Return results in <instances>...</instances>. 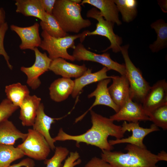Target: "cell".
I'll list each match as a JSON object with an SVG mask.
<instances>
[{
    "instance_id": "6da1fadb",
    "label": "cell",
    "mask_w": 167,
    "mask_h": 167,
    "mask_svg": "<svg viewBox=\"0 0 167 167\" xmlns=\"http://www.w3.org/2000/svg\"><path fill=\"white\" fill-rule=\"evenodd\" d=\"M92 125L85 133L79 135H73L65 132L60 128L57 135L53 138L55 143L56 141L72 140L76 142L77 146L80 143L94 146L101 150L111 151L114 148L109 143V136L114 137L116 139L122 138L125 132L122 126L117 125L113 121L90 110Z\"/></svg>"
},
{
    "instance_id": "7a4b0ae2",
    "label": "cell",
    "mask_w": 167,
    "mask_h": 167,
    "mask_svg": "<svg viewBox=\"0 0 167 167\" xmlns=\"http://www.w3.org/2000/svg\"><path fill=\"white\" fill-rule=\"evenodd\" d=\"M125 149L126 153L120 151L103 150L101 158L112 167H158L159 161L157 154L147 149L128 144Z\"/></svg>"
},
{
    "instance_id": "3957f363",
    "label": "cell",
    "mask_w": 167,
    "mask_h": 167,
    "mask_svg": "<svg viewBox=\"0 0 167 167\" xmlns=\"http://www.w3.org/2000/svg\"><path fill=\"white\" fill-rule=\"evenodd\" d=\"M81 5L71 0H56L52 15L65 32L77 33L91 25L90 20L82 17Z\"/></svg>"
},
{
    "instance_id": "277c9868",
    "label": "cell",
    "mask_w": 167,
    "mask_h": 167,
    "mask_svg": "<svg viewBox=\"0 0 167 167\" xmlns=\"http://www.w3.org/2000/svg\"><path fill=\"white\" fill-rule=\"evenodd\" d=\"M85 33L86 31L80 34L56 38L43 30L41 34L43 39L39 47L47 52L49 57L52 60L62 58L73 62L75 59L72 55L69 54L67 50L69 48L75 49L76 39L79 38L81 43L83 42L85 38Z\"/></svg>"
},
{
    "instance_id": "5b68a950",
    "label": "cell",
    "mask_w": 167,
    "mask_h": 167,
    "mask_svg": "<svg viewBox=\"0 0 167 167\" xmlns=\"http://www.w3.org/2000/svg\"><path fill=\"white\" fill-rule=\"evenodd\" d=\"M129 46H121L120 51L123 57L126 68V75L130 85V98L143 102L151 86L143 78L142 73L130 59L128 50Z\"/></svg>"
},
{
    "instance_id": "8992f818",
    "label": "cell",
    "mask_w": 167,
    "mask_h": 167,
    "mask_svg": "<svg viewBox=\"0 0 167 167\" xmlns=\"http://www.w3.org/2000/svg\"><path fill=\"white\" fill-rule=\"evenodd\" d=\"M86 16L96 19V29L90 32L86 30L85 36L98 35L106 37L110 43V45L105 50L101 51L105 52L111 49L114 53L120 51L121 45L122 42V38L115 34L113 31L114 24L105 20L101 15L99 11L95 7H93L87 12Z\"/></svg>"
},
{
    "instance_id": "52a82bcc",
    "label": "cell",
    "mask_w": 167,
    "mask_h": 167,
    "mask_svg": "<svg viewBox=\"0 0 167 167\" xmlns=\"http://www.w3.org/2000/svg\"><path fill=\"white\" fill-rule=\"evenodd\" d=\"M28 136L23 142L18 145L26 155L38 161L46 159L51 148L45 137L33 129L28 130Z\"/></svg>"
},
{
    "instance_id": "ba28073f",
    "label": "cell",
    "mask_w": 167,
    "mask_h": 167,
    "mask_svg": "<svg viewBox=\"0 0 167 167\" xmlns=\"http://www.w3.org/2000/svg\"><path fill=\"white\" fill-rule=\"evenodd\" d=\"M72 55L77 61L95 62L101 64L109 70H113L118 72L121 75H126V68L124 64L119 63L112 60L108 53L98 54L90 51L87 50L81 43L75 46Z\"/></svg>"
},
{
    "instance_id": "9c48e42d",
    "label": "cell",
    "mask_w": 167,
    "mask_h": 167,
    "mask_svg": "<svg viewBox=\"0 0 167 167\" xmlns=\"http://www.w3.org/2000/svg\"><path fill=\"white\" fill-rule=\"evenodd\" d=\"M35 56V62L30 67L22 66L20 70L27 76V83L32 89L35 90L40 85L39 77L49 70L52 60L45 52H40L37 48L33 50Z\"/></svg>"
},
{
    "instance_id": "30bf717a",
    "label": "cell",
    "mask_w": 167,
    "mask_h": 167,
    "mask_svg": "<svg viewBox=\"0 0 167 167\" xmlns=\"http://www.w3.org/2000/svg\"><path fill=\"white\" fill-rule=\"evenodd\" d=\"M122 126L125 132L127 131H131L132 135L126 138L109 140L108 141L111 145L128 143L142 148H146L143 143L144 138L150 133L160 130L158 127L153 123L150 128H144L140 126L139 122L128 123L125 121Z\"/></svg>"
},
{
    "instance_id": "8fae6325",
    "label": "cell",
    "mask_w": 167,
    "mask_h": 167,
    "mask_svg": "<svg viewBox=\"0 0 167 167\" xmlns=\"http://www.w3.org/2000/svg\"><path fill=\"white\" fill-rule=\"evenodd\" d=\"M109 118L114 121H123L129 122H137L139 121H150L146 111L142 104L133 102L130 98L114 114Z\"/></svg>"
},
{
    "instance_id": "7c38bea8",
    "label": "cell",
    "mask_w": 167,
    "mask_h": 167,
    "mask_svg": "<svg viewBox=\"0 0 167 167\" xmlns=\"http://www.w3.org/2000/svg\"><path fill=\"white\" fill-rule=\"evenodd\" d=\"M167 104V83L165 79L158 81L151 87L142 103L147 113Z\"/></svg>"
},
{
    "instance_id": "4fadbf2b",
    "label": "cell",
    "mask_w": 167,
    "mask_h": 167,
    "mask_svg": "<svg viewBox=\"0 0 167 167\" xmlns=\"http://www.w3.org/2000/svg\"><path fill=\"white\" fill-rule=\"evenodd\" d=\"M40 24L37 22L32 25L20 27L14 24L10 26V29L19 36L21 43L19 48L21 50L29 49L33 50L35 48L39 47L42 40L40 36Z\"/></svg>"
},
{
    "instance_id": "5bb4252c",
    "label": "cell",
    "mask_w": 167,
    "mask_h": 167,
    "mask_svg": "<svg viewBox=\"0 0 167 167\" xmlns=\"http://www.w3.org/2000/svg\"><path fill=\"white\" fill-rule=\"evenodd\" d=\"M111 79H105L98 82L96 89L88 96L89 98L95 97L94 102L88 110L75 119V123L81 121L89 111L97 105H102L109 107L113 109L116 113L118 111L119 109L113 101L108 90V85L111 82Z\"/></svg>"
},
{
    "instance_id": "9a60e30c",
    "label": "cell",
    "mask_w": 167,
    "mask_h": 167,
    "mask_svg": "<svg viewBox=\"0 0 167 167\" xmlns=\"http://www.w3.org/2000/svg\"><path fill=\"white\" fill-rule=\"evenodd\" d=\"M111 79L113 82L108 90L113 101L120 109L131 98L129 84L126 75H112Z\"/></svg>"
},
{
    "instance_id": "2e32d148",
    "label": "cell",
    "mask_w": 167,
    "mask_h": 167,
    "mask_svg": "<svg viewBox=\"0 0 167 167\" xmlns=\"http://www.w3.org/2000/svg\"><path fill=\"white\" fill-rule=\"evenodd\" d=\"M88 68L84 64L79 65L68 62L65 59L58 58L52 60L49 70L62 77L77 78L82 76Z\"/></svg>"
},
{
    "instance_id": "e0dca14e",
    "label": "cell",
    "mask_w": 167,
    "mask_h": 167,
    "mask_svg": "<svg viewBox=\"0 0 167 167\" xmlns=\"http://www.w3.org/2000/svg\"><path fill=\"white\" fill-rule=\"evenodd\" d=\"M65 116L59 118L50 117L45 113L44 106L42 103H41L37 110L35 122L32 126L33 129L45 137L52 150L55 149L56 147L53 138L49 133L51 125L55 122V120H60Z\"/></svg>"
},
{
    "instance_id": "ac0fdd59",
    "label": "cell",
    "mask_w": 167,
    "mask_h": 167,
    "mask_svg": "<svg viewBox=\"0 0 167 167\" xmlns=\"http://www.w3.org/2000/svg\"><path fill=\"white\" fill-rule=\"evenodd\" d=\"M41 99L36 96L29 95L20 106L19 118L23 126H32L35 122Z\"/></svg>"
},
{
    "instance_id": "d6986e66",
    "label": "cell",
    "mask_w": 167,
    "mask_h": 167,
    "mask_svg": "<svg viewBox=\"0 0 167 167\" xmlns=\"http://www.w3.org/2000/svg\"><path fill=\"white\" fill-rule=\"evenodd\" d=\"M109 70L104 66L99 71L92 72V69L88 68L86 71L82 76L74 80V86L71 94L73 98H76L83 88L88 84L107 79H111L112 76H108L107 72Z\"/></svg>"
},
{
    "instance_id": "ffe728a7",
    "label": "cell",
    "mask_w": 167,
    "mask_h": 167,
    "mask_svg": "<svg viewBox=\"0 0 167 167\" xmlns=\"http://www.w3.org/2000/svg\"><path fill=\"white\" fill-rule=\"evenodd\" d=\"M90 4L99 9L105 20L118 25L122 24L118 17V11L113 0H83L80 4Z\"/></svg>"
},
{
    "instance_id": "44dd1931",
    "label": "cell",
    "mask_w": 167,
    "mask_h": 167,
    "mask_svg": "<svg viewBox=\"0 0 167 167\" xmlns=\"http://www.w3.org/2000/svg\"><path fill=\"white\" fill-rule=\"evenodd\" d=\"M74 86L71 78L62 77L55 80L49 88L51 99L56 102L65 100L72 94Z\"/></svg>"
},
{
    "instance_id": "7402d4cb",
    "label": "cell",
    "mask_w": 167,
    "mask_h": 167,
    "mask_svg": "<svg viewBox=\"0 0 167 167\" xmlns=\"http://www.w3.org/2000/svg\"><path fill=\"white\" fill-rule=\"evenodd\" d=\"M16 12L26 16L37 18L41 21H46V12L40 0H16Z\"/></svg>"
},
{
    "instance_id": "603a6c76",
    "label": "cell",
    "mask_w": 167,
    "mask_h": 167,
    "mask_svg": "<svg viewBox=\"0 0 167 167\" xmlns=\"http://www.w3.org/2000/svg\"><path fill=\"white\" fill-rule=\"evenodd\" d=\"M27 136L28 133L21 132L8 119L0 122V143L13 145L18 139L24 141Z\"/></svg>"
},
{
    "instance_id": "cb8c5ba5",
    "label": "cell",
    "mask_w": 167,
    "mask_h": 167,
    "mask_svg": "<svg viewBox=\"0 0 167 167\" xmlns=\"http://www.w3.org/2000/svg\"><path fill=\"white\" fill-rule=\"evenodd\" d=\"M5 91L7 98L14 105L19 107L30 93L27 86L19 83L6 86Z\"/></svg>"
},
{
    "instance_id": "d4e9b609",
    "label": "cell",
    "mask_w": 167,
    "mask_h": 167,
    "mask_svg": "<svg viewBox=\"0 0 167 167\" xmlns=\"http://www.w3.org/2000/svg\"><path fill=\"white\" fill-rule=\"evenodd\" d=\"M151 27L157 34L156 40L151 44L149 48L153 52H156L167 46V24L162 19H159L152 23Z\"/></svg>"
},
{
    "instance_id": "484cf974",
    "label": "cell",
    "mask_w": 167,
    "mask_h": 167,
    "mask_svg": "<svg viewBox=\"0 0 167 167\" xmlns=\"http://www.w3.org/2000/svg\"><path fill=\"white\" fill-rule=\"evenodd\" d=\"M24 156L20 149L13 145L0 143V167H9L11 163Z\"/></svg>"
},
{
    "instance_id": "4316f807",
    "label": "cell",
    "mask_w": 167,
    "mask_h": 167,
    "mask_svg": "<svg viewBox=\"0 0 167 167\" xmlns=\"http://www.w3.org/2000/svg\"><path fill=\"white\" fill-rule=\"evenodd\" d=\"M118 11L122 15L123 21L129 22L137 14V1L135 0H113Z\"/></svg>"
},
{
    "instance_id": "83f0119b",
    "label": "cell",
    "mask_w": 167,
    "mask_h": 167,
    "mask_svg": "<svg viewBox=\"0 0 167 167\" xmlns=\"http://www.w3.org/2000/svg\"><path fill=\"white\" fill-rule=\"evenodd\" d=\"M46 21H41L40 25L43 31L49 35L56 38L62 37L68 35L62 28L59 23L52 15L46 12Z\"/></svg>"
},
{
    "instance_id": "f1b7e54d",
    "label": "cell",
    "mask_w": 167,
    "mask_h": 167,
    "mask_svg": "<svg viewBox=\"0 0 167 167\" xmlns=\"http://www.w3.org/2000/svg\"><path fill=\"white\" fill-rule=\"evenodd\" d=\"M150 121L164 130L167 129V104L161 106L147 113Z\"/></svg>"
},
{
    "instance_id": "f546056e",
    "label": "cell",
    "mask_w": 167,
    "mask_h": 167,
    "mask_svg": "<svg viewBox=\"0 0 167 167\" xmlns=\"http://www.w3.org/2000/svg\"><path fill=\"white\" fill-rule=\"evenodd\" d=\"M54 154L50 159L45 160L44 163L46 167H62V163L69 153V151L65 147L61 146L55 147Z\"/></svg>"
},
{
    "instance_id": "4dcf8cb0",
    "label": "cell",
    "mask_w": 167,
    "mask_h": 167,
    "mask_svg": "<svg viewBox=\"0 0 167 167\" xmlns=\"http://www.w3.org/2000/svg\"><path fill=\"white\" fill-rule=\"evenodd\" d=\"M19 107L7 98L3 100L0 103V122L8 119Z\"/></svg>"
},
{
    "instance_id": "1f68e13d",
    "label": "cell",
    "mask_w": 167,
    "mask_h": 167,
    "mask_svg": "<svg viewBox=\"0 0 167 167\" xmlns=\"http://www.w3.org/2000/svg\"><path fill=\"white\" fill-rule=\"evenodd\" d=\"M8 28L7 23L6 22L0 26V55H2L9 68L12 70L13 66L9 62L10 57L6 52L4 45V41L6 33Z\"/></svg>"
},
{
    "instance_id": "d6a6232c",
    "label": "cell",
    "mask_w": 167,
    "mask_h": 167,
    "mask_svg": "<svg viewBox=\"0 0 167 167\" xmlns=\"http://www.w3.org/2000/svg\"><path fill=\"white\" fill-rule=\"evenodd\" d=\"M80 157L79 153L77 151L70 152L62 167H75L79 165L82 162Z\"/></svg>"
},
{
    "instance_id": "836d02e7",
    "label": "cell",
    "mask_w": 167,
    "mask_h": 167,
    "mask_svg": "<svg viewBox=\"0 0 167 167\" xmlns=\"http://www.w3.org/2000/svg\"><path fill=\"white\" fill-rule=\"evenodd\" d=\"M84 167H112L107 162L101 158L94 157L92 158Z\"/></svg>"
},
{
    "instance_id": "e575fe53",
    "label": "cell",
    "mask_w": 167,
    "mask_h": 167,
    "mask_svg": "<svg viewBox=\"0 0 167 167\" xmlns=\"http://www.w3.org/2000/svg\"><path fill=\"white\" fill-rule=\"evenodd\" d=\"M45 11L52 15V12L56 0H40Z\"/></svg>"
},
{
    "instance_id": "d590c367",
    "label": "cell",
    "mask_w": 167,
    "mask_h": 167,
    "mask_svg": "<svg viewBox=\"0 0 167 167\" xmlns=\"http://www.w3.org/2000/svg\"><path fill=\"white\" fill-rule=\"evenodd\" d=\"M34 161L31 158H26L22 160L17 164H14L9 167H35Z\"/></svg>"
},
{
    "instance_id": "8d00e7d4",
    "label": "cell",
    "mask_w": 167,
    "mask_h": 167,
    "mask_svg": "<svg viewBox=\"0 0 167 167\" xmlns=\"http://www.w3.org/2000/svg\"><path fill=\"white\" fill-rule=\"evenodd\" d=\"M6 13L5 10L2 8H0V26L5 22Z\"/></svg>"
},
{
    "instance_id": "74e56055",
    "label": "cell",
    "mask_w": 167,
    "mask_h": 167,
    "mask_svg": "<svg viewBox=\"0 0 167 167\" xmlns=\"http://www.w3.org/2000/svg\"><path fill=\"white\" fill-rule=\"evenodd\" d=\"M159 161H167V153L165 151L163 150L157 154Z\"/></svg>"
},
{
    "instance_id": "f35d334b",
    "label": "cell",
    "mask_w": 167,
    "mask_h": 167,
    "mask_svg": "<svg viewBox=\"0 0 167 167\" xmlns=\"http://www.w3.org/2000/svg\"><path fill=\"white\" fill-rule=\"evenodd\" d=\"M73 2L77 4H80L82 1L81 0H71Z\"/></svg>"
}]
</instances>
